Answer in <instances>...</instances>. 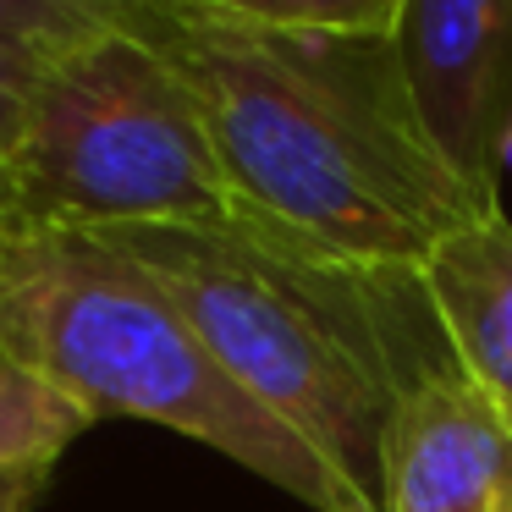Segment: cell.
<instances>
[{
    "label": "cell",
    "instance_id": "4",
    "mask_svg": "<svg viewBox=\"0 0 512 512\" xmlns=\"http://www.w3.org/2000/svg\"><path fill=\"white\" fill-rule=\"evenodd\" d=\"M0 215L28 232H116L237 215L188 83L138 34H105L45 67Z\"/></svg>",
    "mask_w": 512,
    "mask_h": 512
},
{
    "label": "cell",
    "instance_id": "2",
    "mask_svg": "<svg viewBox=\"0 0 512 512\" xmlns=\"http://www.w3.org/2000/svg\"><path fill=\"white\" fill-rule=\"evenodd\" d=\"M94 237L144 265L237 386L380 512L402 402L452 358L419 276L342 265L243 215Z\"/></svg>",
    "mask_w": 512,
    "mask_h": 512
},
{
    "label": "cell",
    "instance_id": "14",
    "mask_svg": "<svg viewBox=\"0 0 512 512\" xmlns=\"http://www.w3.org/2000/svg\"><path fill=\"white\" fill-rule=\"evenodd\" d=\"M6 226H12V221H6V215H0V243H6Z\"/></svg>",
    "mask_w": 512,
    "mask_h": 512
},
{
    "label": "cell",
    "instance_id": "1",
    "mask_svg": "<svg viewBox=\"0 0 512 512\" xmlns=\"http://www.w3.org/2000/svg\"><path fill=\"white\" fill-rule=\"evenodd\" d=\"M138 39L188 83L232 210L358 270L419 265L485 204L413 111L391 34H309L155 0Z\"/></svg>",
    "mask_w": 512,
    "mask_h": 512
},
{
    "label": "cell",
    "instance_id": "9",
    "mask_svg": "<svg viewBox=\"0 0 512 512\" xmlns=\"http://www.w3.org/2000/svg\"><path fill=\"white\" fill-rule=\"evenodd\" d=\"M155 0H0V39L67 56L105 34H138Z\"/></svg>",
    "mask_w": 512,
    "mask_h": 512
},
{
    "label": "cell",
    "instance_id": "13",
    "mask_svg": "<svg viewBox=\"0 0 512 512\" xmlns=\"http://www.w3.org/2000/svg\"><path fill=\"white\" fill-rule=\"evenodd\" d=\"M496 177H512V111L496 127Z\"/></svg>",
    "mask_w": 512,
    "mask_h": 512
},
{
    "label": "cell",
    "instance_id": "7",
    "mask_svg": "<svg viewBox=\"0 0 512 512\" xmlns=\"http://www.w3.org/2000/svg\"><path fill=\"white\" fill-rule=\"evenodd\" d=\"M446 353L512 430V215L485 210L419 265Z\"/></svg>",
    "mask_w": 512,
    "mask_h": 512
},
{
    "label": "cell",
    "instance_id": "12",
    "mask_svg": "<svg viewBox=\"0 0 512 512\" xmlns=\"http://www.w3.org/2000/svg\"><path fill=\"white\" fill-rule=\"evenodd\" d=\"M45 485L50 468H0V512H34Z\"/></svg>",
    "mask_w": 512,
    "mask_h": 512
},
{
    "label": "cell",
    "instance_id": "10",
    "mask_svg": "<svg viewBox=\"0 0 512 512\" xmlns=\"http://www.w3.org/2000/svg\"><path fill=\"white\" fill-rule=\"evenodd\" d=\"M215 17L259 28H309V34H391L402 0H188Z\"/></svg>",
    "mask_w": 512,
    "mask_h": 512
},
{
    "label": "cell",
    "instance_id": "8",
    "mask_svg": "<svg viewBox=\"0 0 512 512\" xmlns=\"http://www.w3.org/2000/svg\"><path fill=\"white\" fill-rule=\"evenodd\" d=\"M94 424L78 397L0 347V468H56V457Z\"/></svg>",
    "mask_w": 512,
    "mask_h": 512
},
{
    "label": "cell",
    "instance_id": "6",
    "mask_svg": "<svg viewBox=\"0 0 512 512\" xmlns=\"http://www.w3.org/2000/svg\"><path fill=\"white\" fill-rule=\"evenodd\" d=\"M380 512H512V430L452 358L402 402Z\"/></svg>",
    "mask_w": 512,
    "mask_h": 512
},
{
    "label": "cell",
    "instance_id": "5",
    "mask_svg": "<svg viewBox=\"0 0 512 512\" xmlns=\"http://www.w3.org/2000/svg\"><path fill=\"white\" fill-rule=\"evenodd\" d=\"M391 50L446 166L501 204L496 127L512 111V0H402Z\"/></svg>",
    "mask_w": 512,
    "mask_h": 512
},
{
    "label": "cell",
    "instance_id": "3",
    "mask_svg": "<svg viewBox=\"0 0 512 512\" xmlns=\"http://www.w3.org/2000/svg\"><path fill=\"white\" fill-rule=\"evenodd\" d=\"M0 347L50 375L94 419H144L204 441L314 512H369L210 353L182 303L94 232L6 226Z\"/></svg>",
    "mask_w": 512,
    "mask_h": 512
},
{
    "label": "cell",
    "instance_id": "11",
    "mask_svg": "<svg viewBox=\"0 0 512 512\" xmlns=\"http://www.w3.org/2000/svg\"><path fill=\"white\" fill-rule=\"evenodd\" d=\"M50 61L56 56H45V50H28V45L0 39V166H6V155L17 149V133H23L34 89H39V78H45Z\"/></svg>",
    "mask_w": 512,
    "mask_h": 512
}]
</instances>
